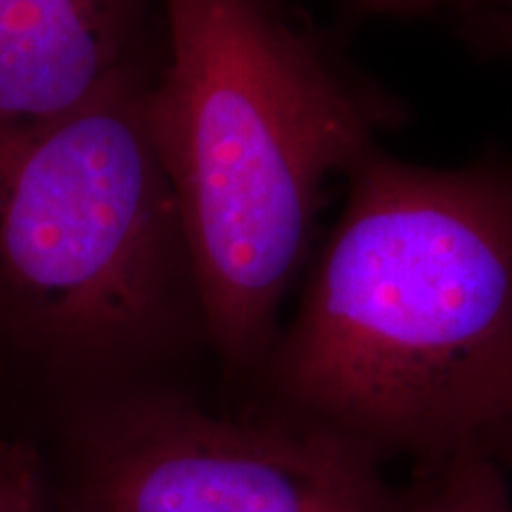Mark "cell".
I'll return each mask as SVG.
<instances>
[{"label":"cell","mask_w":512,"mask_h":512,"mask_svg":"<svg viewBox=\"0 0 512 512\" xmlns=\"http://www.w3.org/2000/svg\"><path fill=\"white\" fill-rule=\"evenodd\" d=\"M256 380L264 411L437 465L512 403V164L427 166L380 145Z\"/></svg>","instance_id":"6da1fadb"},{"label":"cell","mask_w":512,"mask_h":512,"mask_svg":"<svg viewBox=\"0 0 512 512\" xmlns=\"http://www.w3.org/2000/svg\"><path fill=\"white\" fill-rule=\"evenodd\" d=\"M147 128L174 190L209 351L256 380L325 183L370 155L394 107L278 0H162Z\"/></svg>","instance_id":"7a4b0ae2"},{"label":"cell","mask_w":512,"mask_h":512,"mask_svg":"<svg viewBox=\"0 0 512 512\" xmlns=\"http://www.w3.org/2000/svg\"><path fill=\"white\" fill-rule=\"evenodd\" d=\"M159 67V64H157ZM128 72L79 110L0 133V363L53 403L181 384L209 349L174 190Z\"/></svg>","instance_id":"3957f363"},{"label":"cell","mask_w":512,"mask_h":512,"mask_svg":"<svg viewBox=\"0 0 512 512\" xmlns=\"http://www.w3.org/2000/svg\"><path fill=\"white\" fill-rule=\"evenodd\" d=\"M50 512H399L382 460L275 413L221 415L183 384L57 415Z\"/></svg>","instance_id":"277c9868"},{"label":"cell","mask_w":512,"mask_h":512,"mask_svg":"<svg viewBox=\"0 0 512 512\" xmlns=\"http://www.w3.org/2000/svg\"><path fill=\"white\" fill-rule=\"evenodd\" d=\"M162 57V0H0V133L60 119Z\"/></svg>","instance_id":"5b68a950"},{"label":"cell","mask_w":512,"mask_h":512,"mask_svg":"<svg viewBox=\"0 0 512 512\" xmlns=\"http://www.w3.org/2000/svg\"><path fill=\"white\" fill-rule=\"evenodd\" d=\"M399 512H512L505 472L477 444L422 467Z\"/></svg>","instance_id":"8992f818"},{"label":"cell","mask_w":512,"mask_h":512,"mask_svg":"<svg viewBox=\"0 0 512 512\" xmlns=\"http://www.w3.org/2000/svg\"><path fill=\"white\" fill-rule=\"evenodd\" d=\"M0 512H50L46 460L27 439L0 441Z\"/></svg>","instance_id":"52a82bcc"},{"label":"cell","mask_w":512,"mask_h":512,"mask_svg":"<svg viewBox=\"0 0 512 512\" xmlns=\"http://www.w3.org/2000/svg\"><path fill=\"white\" fill-rule=\"evenodd\" d=\"M470 31L486 48L512 55V12H479V15H472Z\"/></svg>","instance_id":"ba28073f"},{"label":"cell","mask_w":512,"mask_h":512,"mask_svg":"<svg viewBox=\"0 0 512 512\" xmlns=\"http://www.w3.org/2000/svg\"><path fill=\"white\" fill-rule=\"evenodd\" d=\"M479 448L489 456L501 470H512V403L503 418L491 427V432L479 441Z\"/></svg>","instance_id":"9c48e42d"},{"label":"cell","mask_w":512,"mask_h":512,"mask_svg":"<svg viewBox=\"0 0 512 512\" xmlns=\"http://www.w3.org/2000/svg\"><path fill=\"white\" fill-rule=\"evenodd\" d=\"M356 3L377 15L392 17H415L441 8V0H356Z\"/></svg>","instance_id":"30bf717a"},{"label":"cell","mask_w":512,"mask_h":512,"mask_svg":"<svg viewBox=\"0 0 512 512\" xmlns=\"http://www.w3.org/2000/svg\"><path fill=\"white\" fill-rule=\"evenodd\" d=\"M441 5H453L470 15L479 12H512V0H441Z\"/></svg>","instance_id":"8fae6325"}]
</instances>
